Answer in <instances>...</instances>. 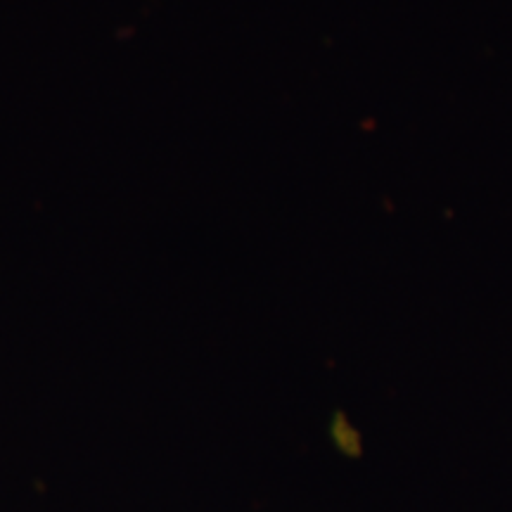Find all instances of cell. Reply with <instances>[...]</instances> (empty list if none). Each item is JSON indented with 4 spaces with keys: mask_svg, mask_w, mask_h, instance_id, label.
I'll return each instance as SVG.
<instances>
[]
</instances>
